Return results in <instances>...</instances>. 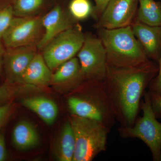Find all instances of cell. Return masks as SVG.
<instances>
[{"mask_svg":"<svg viewBox=\"0 0 161 161\" xmlns=\"http://www.w3.org/2000/svg\"><path fill=\"white\" fill-rule=\"evenodd\" d=\"M43 16H14L2 39L6 48L37 46L43 37Z\"/></svg>","mask_w":161,"mask_h":161,"instance_id":"obj_8","label":"cell"},{"mask_svg":"<svg viewBox=\"0 0 161 161\" xmlns=\"http://www.w3.org/2000/svg\"><path fill=\"white\" fill-rule=\"evenodd\" d=\"M95 3L94 16L97 18L100 17L104 10L108 5L111 0H94Z\"/></svg>","mask_w":161,"mask_h":161,"instance_id":"obj_26","label":"cell"},{"mask_svg":"<svg viewBox=\"0 0 161 161\" xmlns=\"http://www.w3.org/2000/svg\"><path fill=\"white\" fill-rule=\"evenodd\" d=\"M15 85L6 83L0 86V106L7 103L11 98L22 92L36 87L25 83L19 84L18 86H15Z\"/></svg>","mask_w":161,"mask_h":161,"instance_id":"obj_21","label":"cell"},{"mask_svg":"<svg viewBox=\"0 0 161 161\" xmlns=\"http://www.w3.org/2000/svg\"><path fill=\"white\" fill-rule=\"evenodd\" d=\"M75 144L74 130L68 119L64 124L54 145L53 153L55 158L59 161H73Z\"/></svg>","mask_w":161,"mask_h":161,"instance_id":"obj_17","label":"cell"},{"mask_svg":"<svg viewBox=\"0 0 161 161\" xmlns=\"http://www.w3.org/2000/svg\"><path fill=\"white\" fill-rule=\"evenodd\" d=\"M53 73L42 53L38 52L24 73L22 82L36 87L47 86L50 84Z\"/></svg>","mask_w":161,"mask_h":161,"instance_id":"obj_14","label":"cell"},{"mask_svg":"<svg viewBox=\"0 0 161 161\" xmlns=\"http://www.w3.org/2000/svg\"><path fill=\"white\" fill-rule=\"evenodd\" d=\"M98 30V37L105 49L108 66L134 67L150 60L134 36L131 26Z\"/></svg>","mask_w":161,"mask_h":161,"instance_id":"obj_3","label":"cell"},{"mask_svg":"<svg viewBox=\"0 0 161 161\" xmlns=\"http://www.w3.org/2000/svg\"><path fill=\"white\" fill-rule=\"evenodd\" d=\"M6 49L4 47L3 45L0 41V73L2 70V66L3 64V59Z\"/></svg>","mask_w":161,"mask_h":161,"instance_id":"obj_28","label":"cell"},{"mask_svg":"<svg viewBox=\"0 0 161 161\" xmlns=\"http://www.w3.org/2000/svg\"><path fill=\"white\" fill-rule=\"evenodd\" d=\"M137 21L151 26H161V3L154 0H138Z\"/></svg>","mask_w":161,"mask_h":161,"instance_id":"obj_18","label":"cell"},{"mask_svg":"<svg viewBox=\"0 0 161 161\" xmlns=\"http://www.w3.org/2000/svg\"><path fill=\"white\" fill-rule=\"evenodd\" d=\"M149 93L153 113L157 118H161V95Z\"/></svg>","mask_w":161,"mask_h":161,"instance_id":"obj_25","label":"cell"},{"mask_svg":"<svg viewBox=\"0 0 161 161\" xmlns=\"http://www.w3.org/2000/svg\"><path fill=\"white\" fill-rule=\"evenodd\" d=\"M138 0H111L95 27L113 29L130 26L136 14Z\"/></svg>","mask_w":161,"mask_h":161,"instance_id":"obj_9","label":"cell"},{"mask_svg":"<svg viewBox=\"0 0 161 161\" xmlns=\"http://www.w3.org/2000/svg\"><path fill=\"white\" fill-rule=\"evenodd\" d=\"M8 156L5 137L3 133L0 132V161H6Z\"/></svg>","mask_w":161,"mask_h":161,"instance_id":"obj_27","label":"cell"},{"mask_svg":"<svg viewBox=\"0 0 161 161\" xmlns=\"http://www.w3.org/2000/svg\"><path fill=\"white\" fill-rule=\"evenodd\" d=\"M14 16L13 7L11 5L0 9V41L9 28Z\"/></svg>","mask_w":161,"mask_h":161,"instance_id":"obj_22","label":"cell"},{"mask_svg":"<svg viewBox=\"0 0 161 161\" xmlns=\"http://www.w3.org/2000/svg\"><path fill=\"white\" fill-rule=\"evenodd\" d=\"M75 20L64 12L60 6H56L43 16L42 24L44 33L37 47L42 49L61 32L75 25Z\"/></svg>","mask_w":161,"mask_h":161,"instance_id":"obj_11","label":"cell"},{"mask_svg":"<svg viewBox=\"0 0 161 161\" xmlns=\"http://www.w3.org/2000/svg\"><path fill=\"white\" fill-rule=\"evenodd\" d=\"M55 71L50 85L63 92H71L85 81L78 58L68 60Z\"/></svg>","mask_w":161,"mask_h":161,"instance_id":"obj_13","label":"cell"},{"mask_svg":"<svg viewBox=\"0 0 161 161\" xmlns=\"http://www.w3.org/2000/svg\"><path fill=\"white\" fill-rule=\"evenodd\" d=\"M69 9L70 15L75 20L85 19L94 12L89 0H72Z\"/></svg>","mask_w":161,"mask_h":161,"instance_id":"obj_20","label":"cell"},{"mask_svg":"<svg viewBox=\"0 0 161 161\" xmlns=\"http://www.w3.org/2000/svg\"><path fill=\"white\" fill-rule=\"evenodd\" d=\"M12 142L17 150H30L39 145L40 136L34 125L23 119L18 122L13 130Z\"/></svg>","mask_w":161,"mask_h":161,"instance_id":"obj_15","label":"cell"},{"mask_svg":"<svg viewBox=\"0 0 161 161\" xmlns=\"http://www.w3.org/2000/svg\"><path fill=\"white\" fill-rule=\"evenodd\" d=\"M75 138L73 161H91L107 149L111 130L99 122L71 115L69 119Z\"/></svg>","mask_w":161,"mask_h":161,"instance_id":"obj_4","label":"cell"},{"mask_svg":"<svg viewBox=\"0 0 161 161\" xmlns=\"http://www.w3.org/2000/svg\"><path fill=\"white\" fill-rule=\"evenodd\" d=\"M158 72V63L151 60L134 67L108 65L104 86L120 127L134 125L144 92Z\"/></svg>","mask_w":161,"mask_h":161,"instance_id":"obj_1","label":"cell"},{"mask_svg":"<svg viewBox=\"0 0 161 161\" xmlns=\"http://www.w3.org/2000/svg\"><path fill=\"white\" fill-rule=\"evenodd\" d=\"M67 105L71 115L99 122L111 130L116 119L103 81H85L70 92Z\"/></svg>","mask_w":161,"mask_h":161,"instance_id":"obj_2","label":"cell"},{"mask_svg":"<svg viewBox=\"0 0 161 161\" xmlns=\"http://www.w3.org/2000/svg\"><path fill=\"white\" fill-rule=\"evenodd\" d=\"M36 46L6 48L3 59L6 83L23 84L24 73L38 52Z\"/></svg>","mask_w":161,"mask_h":161,"instance_id":"obj_10","label":"cell"},{"mask_svg":"<svg viewBox=\"0 0 161 161\" xmlns=\"http://www.w3.org/2000/svg\"><path fill=\"white\" fill-rule=\"evenodd\" d=\"M143 97L140 104L142 116L132 127H119L118 132L122 138H138L142 141L150 149L153 160L161 161V123L153 113L149 92L145 91Z\"/></svg>","mask_w":161,"mask_h":161,"instance_id":"obj_5","label":"cell"},{"mask_svg":"<svg viewBox=\"0 0 161 161\" xmlns=\"http://www.w3.org/2000/svg\"><path fill=\"white\" fill-rule=\"evenodd\" d=\"M131 27L148 58L158 63L161 56V26H149L136 21Z\"/></svg>","mask_w":161,"mask_h":161,"instance_id":"obj_12","label":"cell"},{"mask_svg":"<svg viewBox=\"0 0 161 161\" xmlns=\"http://www.w3.org/2000/svg\"><path fill=\"white\" fill-rule=\"evenodd\" d=\"M158 72V75L151 81L148 87L150 93L161 95V56L159 60Z\"/></svg>","mask_w":161,"mask_h":161,"instance_id":"obj_23","label":"cell"},{"mask_svg":"<svg viewBox=\"0 0 161 161\" xmlns=\"http://www.w3.org/2000/svg\"><path fill=\"white\" fill-rule=\"evenodd\" d=\"M23 106L37 114L47 125L55 122L58 114L57 104L50 98L41 96H31L21 99Z\"/></svg>","mask_w":161,"mask_h":161,"instance_id":"obj_16","label":"cell"},{"mask_svg":"<svg viewBox=\"0 0 161 161\" xmlns=\"http://www.w3.org/2000/svg\"><path fill=\"white\" fill-rule=\"evenodd\" d=\"M45 0H15L13 6L15 16L25 17L37 15Z\"/></svg>","mask_w":161,"mask_h":161,"instance_id":"obj_19","label":"cell"},{"mask_svg":"<svg viewBox=\"0 0 161 161\" xmlns=\"http://www.w3.org/2000/svg\"><path fill=\"white\" fill-rule=\"evenodd\" d=\"M78 58L85 81H103L108 71L106 53L98 37L85 36Z\"/></svg>","mask_w":161,"mask_h":161,"instance_id":"obj_7","label":"cell"},{"mask_svg":"<svg viewBox=\"0 0 161 161\" xmlns=\"http://www.w3.org/2000/svg\"><path fill=\"white\" fill-rule=\"evenodd\" d=\"M85 35L78 24L64 31L42 49V53L52 71L75 57L84 42Z\"/></svg>","mask_w":161,"mask_h":161,"instance_id":"obj_6","label":"cell"},{"mask_svg":"<svg viewBox=\"0 0 161 161\" xmlns=\"http://www.w3.org/2000/svg\"><path fill=\"white\" fill-rule=\"evenodd\" d=\"M12 107V105L10 103L0 106V130L11 115Z\"/></svg>","mask_w":161,"mask_h":161,"instance_id":"obj_24","label":"cell"}]
</instances>
